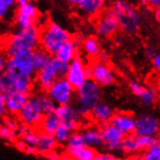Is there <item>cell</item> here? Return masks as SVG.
Listing matches in <instances>:
<instances>
[{
    "label": "cell",
    "instance_id": "6da1fadb",
    "mask_svg": "<svg viewBox=\"0 0 160 160\" xmlns=\"http://www.w3.org/2000/svg\"><path fill=\"white\" fill-rule=\"evenodd\" d=\"M40 28L34 25L27 29L17 30L5 40L4 53L8 58H30L40 46Z\"/></svg>",
    "mask_w": 160,
    "mask_h": 160
},
{
    "label": "cell",
    "instance_id": "7a4b0ae2",
    "mask_svg": "<svg viewBox=\"0 0 160 160\" xmlns=\"http://www.w3.org/2000/svg\"><path fill=\"white\" fill-rule=\"evenodd\" d=\"M71 39V33L66 28L55 22H50L41 29L40 47L51 56H55L61 47Z\"/></svg>",
    "mask_w": 160,
    "mask_h": 160
},
{
    "label": "cell",
    "instance_id": "3957f363",
    "mask_svg": "<svg viewBox=\"0 0 160 160\" xmlns=\"http://www.w3.org/2000/svg\"><path fill=\"white\" fill-rule=\"evenodd\" d=\"M102 94V88L92 80H88L81 88L76 89L75 101L83 118L89 117L91 110L101 102Z\"/></svg>",
    "mask_w": 160,
    "mask_h": 160
},
{
    "label": "cell",
    "instance_id": "277c9868",
    "mask_svg": "<svg viewBox=\"0 0 160 160\" xmlns=\"http://www.w3.org/2000/svg\"><path fill=\"white\" fill-rule=\"evenodd\" d=\"M69 63H65L55 56H52L50 61L36 73L35 82L38 88L46 91L58 79L65 78L68 71Z\"/></svg>",
    "mask_w": 160,
    "mask_h": 160
},
{
    "label": "cell",
    "instance_id": "5b68a950",
    "mask_svg": "<svg viewBox=\"0 0 160 160\" xmlns=\"http://www.w3.org/2000/svg\"><path fill=\"white\" fill-rule=\"evenodd\" d=\"M119 29L128 35L135 34L141 26V17L136 9L125 0H117L112 6Z\"/></svg>",
    "mask_w": 160,
    "mask_h": 160
},
{
    "label": "cell",
    "instance_id": "8992f818",
    "mask_svg": "<svg viewBox=\"0 0 160 160\" xmlns=\"http://www.w3.org/2000/svg\"><path fill=\"white\" fill-rule=\"evenodd\" d=\"M33 78L22 76L10 71H6L0 77V88L4 93L21 92L30 94L33 87Z\"/></svg>",
    "mask_w": 160,
    "mask_h": 160
},
{
    "label": "cell",
    "instance_id": "52a82bcc",
    "mask_svg": "<svg viewBox=\"0 0 160 160\" xmlns=\"http://www.w3.org/2000/svg\"><path fill=\"white\" fill-rule=\"evenodd\" d=\"M46 93L56 106L70 105L75 101L76 88H74L65 78H61L56 81Z\"/></svg>",
    "mask_w": 160,
    "mask_h": 160
},
{
    "label": "cell",
    "instance_id": "ba28073f",
    "mask_svg": "<svg viewBox=\"0 0 160 160\" xmlns=\"http://www.w3.org/2000/svg\"><path fill=\"white\" fill-rule=\"evenodd\" d=\"M88 70L89 80H92L101 88L112 87L117 82V75L107 62L95 61L88 66Z\"/></svg>",
    "mask_w": 160,
    "mask_h": 160
},
{
    "label": "cell",
    "instance_id": "9c48e42d",
    "mask_svg": "<svg viewBox=\"0 0 160 160\" xmlns=\"http://www.w3.org/2000/svg\"><path fill=\"white\" fill-rule=\"evenodd\" d=\"M38 15V7L34 2L18 5L14 16V22L18 30L27 29L36 25Z\"/></svg>",
    "mask_w": 160,
    "mask_h": 160
},
{
    "label": "cell",
    "instance_id": "30bf717a",
    "mask_svg": "<svg viewBox=\"0 0 160 160\" xmlns=\"http://www.w3.org/2000/svg\"><path fill=\"white\" fill-rule=\"evenodd\" d=\"M18 117L22 123L25 125L30 127H39L45 115L42 112L37 95H32L29 97Z\"/></svg>",
    "mask_w": 160,
    "mask_h": 160
},
{
    "label": "cell",
    "instance_id": "8fae6325",
    "mask_svg": "<svg viewBox=\"0 0 160 160\" xmlns=\"http://www.w3.org/2000/svg\"><path fill=\"white\" fill-rule=\"evenodd\" d=\"M160 133V118L149 112H143L136 117L134 134L138 137H156Z\"/></svg>",
    "mask_w": 160,
    "mask_h": 160
},
{
    "label": "cell",
    "instance_id": "7c38bea8",
    "mask_svg": "<svg viewBox=\"0 0 160 160\" xmlns=\"http://www.w3.org/2000/svg\"><path fill=\"white\" fill-rule=\"evenodd\" d=\"M96 33L103 38H109L117 34L119 24L112 8L105 9L99 16L95 23Z\"/></svg>",
    "mask_w": 160,
    "mask_h": 160
},
{
    "label": "cell",
    "instance_id": "4fadbf2b",
    "mask_svg": "<svg viewBox=\"0 0 160 160\" xmlns=\"http://www.w3.org/2000/svg\"><path fill=\"white\" fill-rule=\"evenodd\" d=\"M65 79L76 89L81 88L88 80H89L88 66L81 56H78L69 63L68 71Z\"/></svg>",
    "mask_w": 160,
    "mask_h": 160
},
{
    "label": "cell",
    "instance_id": "5bb4252c",
    "mask_svg": "<svg viewBox=\"0 0 160 160\" xmlns=\"http://www.w3.org/2000/svg\"><path fill=\"white\" fill-rule=\"evenodd\" d=\"M103 137V148L105 152L117 153L121 152L122 141L125 135L118 130L116 126L109 123L101 127Z\"/></svg>",
    "mask_w": 160,
    "mask_h": 160
},
{
    "label": "cell",
    "instance_id": "9a60e30c",
    "mask_svg": "<svg viewBox=\"0 0 160 160\" xmlns=\"http://www.w3.org/2000/svg\"><path fill=\"white\" fill-rule=\"evenodd\" d=\"M6 71H10L24 77L33 78L36 76V69L32 62L31 56L24 58H8Z\"/></svg>",
    "mask_w": 160,
    "mask_h": 160
},
{
    "label": "cell",
    "instance_id": "2e32d148",
    "mask_svg": "<svg viewBox=\"0 0 160 160\" xmlns=\"http://www.w3.org/2000/svg\"><path fill=\"white\" fill-rule=\"evenodd\" d=\"M115 114H116V112L114 108H112L109 103L101 101L91 110L89 118L95 122L99 127H102L110 123L112 117L115 116Z\"/></svg>",
    "mask_w": 160,
    "mask_h": 160
},
{
    "label": "cell",
    "instance_id": "e0dca14e",
    "mask_svg": "<svg viewBox=\"0 0 160 160\" xmlns=\"http://www.w3.org/2000/svg\"><path fill=\"white\" fill-rule=\"evenodd\" d=\"M111 124L116 126L125 136L134 134L136 127V117L128 112H118L112 117Z\"/></svg>",
    "mask_w": 160,
    "mask_h": 160
},
{
    "label": "cell",
    "instance_id": "ac0fdd59",
    "mask_svg": "<svg viewBox=\"0 0 160 160\" xmlns=\"http://www.w3.org/2000/svg\"><path fill=\"white\" fill-rule=\"evenodd\" d=\"M54 114L56 115V117L59 118L61 123H78V124H82V121L84 118L80 112L78 107L74 106L72 104L56 106Z\"/></svg>",
    "mask_w": 160,
    "mask_h": 160
},
{
    "label": "cell",
    "instance_id": "d6986e66",
    "mask_svg": "<svg viewBox=\"0 0 160 160\" xmlns=\"http://www.w3.org/2000/svg\"><path fill=\"white\" fill-rule=\"evenodd\" d=\"M5 97V105L8 112L12 115H17L21 112L26 102L30 97V94L21 93V92H9L4 93Z\"/></svg>",
    "mask_w": 160,
    "mask_h": 160
},
{
    "label": "cell",
    "instance_id": "ffe728a7",
    "mask_svg": "<svg viewBox=\"0 0 160 160\" xmlns=\"http://www.w3.org/2000/svg\"><path fill=\"white\" fill-rule=\"evenodd\" d=\"M106 0H76V6L86 16H99L105 10Z\"/></svg>",
    "mask_w": 160,
    "mask_h": 160
},
{
    "label": "cell",
    "instance_id": "44dd1931",
    "mask_svg": "<svg viewBox=\"0 0 160 160\" xmlns=\"http://www.w3.org/2000/svg\"><path fill=\"white\" fill-rule=\"evenodd\" d=\"M84 144L94 149L103 148V137L101 132V127L95 125H89L84 127L82 131Z\"/></svg>",
    "mask_w": 160,
    "mask_h": 160
},
{
    "label": "cell",
    "instance_id": "7402d4cb",
    "mask_svg": "<svg viewBox=\"0 0 160 160\" xmlns=\"http://www.w3.org/2000/svg\"><path fill=\"white\" fill-rule=\"evenodd\" d=\"M80 49L81 45L79 44V42L75 39H71L70 41L65 43L59 49L55 58L65 63H70L72 60H74L79 56Z\"/></svg>",
    "mask_w": 160,
    "mask_h": 160
},
{
    "label": "cell",
    "instance_id": "603a6c76",
    "mask_svg": "<svg viewBox=\"0 0 160 160\" xmlns=\"http://www.w3.org/2000/svg\"><path fill=\"white\" fill-rule=\"evenodd\" d=\"M80 126L81 124L78 123H61L54 132L53 137L58 145L66 146L73 133L79 131Z\"/></svg>",
    "mask_w": 160,
    "mask_h": 160
},
{
    "label": "cell",
    "instance_id": "cb8c5ba5",
    "mask_svg": "<svg viewBox=\"0 0 160 160\" xmlns=\"http://www.w3.org/2000/svg\"><path fill=\"white\" fill-rule=\"evenodd\" d=\"M121 152L127 156L143 152V148L140 143V137L135 134L126 135L122 141Z\"/></svg>",
    "mask_w": 160,
    "mask_h": 160
},
{
    "label": "cell",
    "instance_id": "d4e9b609",
    "mask_svg": "<svg viewBox=\"0 0 160 160\" xmlns=\"http://www.w3.org/2000/svg\"><path fill=\"white\" fill-rule=\"evenodd\" d=\"M58 146V144L56 142V140L54 139L53 135L40 132L39 142L36 147L37 153L43 154L45 156L46 154L55 152Z\"/></svg>",
    "mask_w": 160,
    "mask_h": 160
},
{
    "label": "cell",
    "instance_id": "484cf974",
    "mask_svg": "<svg viewBox=\"0 0 160 160\" xmlns=\"http://www.w3.org/2000/svg\"><path fill=\"white\" fill-rule=\"evenodd\" d=\"M81 48L82 49L84 54L89 58H98L101 51V46L99 41L94 37H88L82 42Z\"/></svg>",
    "mask_w": 160,
    "mask_h": 160
},
{
    "label": "cell",
    "instance_id": "4316f807",
    "mask_svg": "<svg viewBox=\"0 0 160 160\" xmlns=\"http://www.w3.org/2000/svg\"><path fill=\"white\" fill-rule=\"evenodd\" d=\"M60 124H61V122L54 112L53 114L47 115L44 117L43 120L41 121V123L39 125L40 132L53 135L56 129L59 127Z\"/></svg>",
    "mask_w": 160,
    "mask_h": 160
},
{
    "label": "cell",
    "instance_id": "83f0119b",
    "mask_svg": "<svg viewBox=\"0 0 160 160\" xmlns=\"http://www.w3.org/2000/svg\"><path fill=\"white\" fill-rule=\"evenodd\" d=\"M18 0H0V21L8 22L14 18Z\"/></svg>",
    "mask_w": 160,
    "mask_h": 160
},
{
    "label": "cell",
    "instance_id": "f1b7e54d",
    "mask_svg": "<svg viewBox=\"0 0 160 160\" xmlns=\"http://www.w3.org/2000/svg\"><path fill=\"white\" fill-rule=\"evenodd\" d=\"M138 98L143 107L150 108L155 104V102L157 100V92L153 88L145 86L142 92L139 94Z\"/></svg>",
    "mask_w": 160,
    "mask_h": 160
},
{
    "label": "cell",
    "instance_id": "f546056e",
    "mask_svg": "<svg viewBox=\"0 0 160 160\" xmlns=\"http://www.w3.org/2000/svg\"><path fill=\"white\" fill-rule=\"evenodd\" d=\"M66 153L73 156L76 160H94L98 152L96 149H94L90 147L83 146L80 148H77Z\"/></svg>",
    "mask_w": 160,
    "mask_h": 160
},
{
    "label": "cell",
    "instance_id": "4dcf8cb0",
    "mask_svg": "<svg viewBox=\"0 0 160 160\" xmlns=\"http://www.w3.org/2000/svg\"><path fill=\"white\" fill-rule=\"evenodd\" d=\"M51 58H52V56L41 48L35 50L31 55L32 62L34 64V67L37 72H38L40 69H42L45 65L50 61Z\"/></svg>",
    "mask_w": 160,
    "mask_h": 160
},
{
    "label": "cell",
    "instance_id": "1f68e13d",
    "mask_svg": "<svg viewBox=\"0 0 160 160\" xmlns=\"http://www.w3.org/2000/svg\"><path fill=\"white\" fill-rule=\"evenodd\" d=\"M37 98H38L40 107L42 109V112L45 116L50 115V114H53L55 109H56V105L54 104V102L48 96L47 93H40V94H36Z\"/></svg>",
    "mask_w": 160,
    "mask_h": 160
},
{
    "label": "cell",
    "instance_id": "d6a6232c",
    "mask_svg": "<svg viewBox=\"0 0 160 160\" xmlns=\"http://www.w3.org/2000/svg\"><path fill=\"white\" fill-rule=\"evenodd\" d=\"M83 146H86V144H84L82 134L81 131H77V132L73 133L70 140L68 141V143L66 144V149H65L66 152H70L72 150L80 148Z\"/></svg>",
    "mask_w": 160,
    "mask_h": 160
},
{
    "label": "cell",
    "instance_id": "836d02e7",
    "mask_svg": "<svg viewBox=\"0 0 160 160\" xmlns=\"http://www.w3.org/2000/svg\"><path fill=\"white\" fill-rule=\"evenodd\" d=\"M39 138H40V132H37L35 130H31L22 137V140L26 144V146L36 148L39 142Z\"/></svg>",
    "mask_w": 160,
    "mask_h": 160
},
{
    "label": "cell",
    "instance_id": "e575fe53",
    "mask_svg": "<svg viewBox=\"0 0 160 160\" xmlns=\"http://www.w3.org/2000/svg\"><path fill=\"white\" fill-rule=\"evenodd\" d=\"M144 160H160V148L153 145L142 152Z\"/></svg>",
    "mask_w": 160,
    "mask_h": 160
},
{
    "label": "cell",
    "instance_id": "d590c367",
    "mask_svg": "<svg viewBox=\"0 0 160 160\" xmlns=\"http://www.w3.org/2000/svg\"><path fill=\"white\" fill-rule=\"evenodd\" d=\"M16 136H17L16 131L9 129L4 124L0 125V139H3V140L9 141V142H12V141L16 140Z\"/></svg>",
    "mask_w": 160,
    "mask_h": 160
},
{
    "label": "cell",
    "instance_id": "8d00e7d4",
    "mask_svg": "<svg viewBox=\"0 0 160 160\" xmlns=\"http://www.w3.org/2000/svg\"><path fill=\"white\" fill-rule=\"evenodd\" d=\"M128 88H129V90L130 92L135 95L136 97L139 96V94L142 92V90L144 89L145 86L142 84L141 82H139L138 81H135V80H131L129 82H128Z\"/></svg>",
    "mask_w": 160,
    "mask_h": 160
},
{
    "label": "cell",
    "instance_id": "74e56055",
    "mask_svg": "<svg viewBox=\"0 0 160 160\" xmlns=\"http://www.w3.org/2000/svg\"><path fill=\"white\" fill-rule=\"evenodd\" d=\"M94 160H122V158L119 157L117 153L102 152L97 153V155Z\"/></svg>",
    "mask_w": 160,
    "mask_h": 160
},
{
    "label": "cell",
    "instance_id": "f35d334b",
    "mask_svg": "<svg viewBox=\"0 0 160 160\" xmlns=\"http://www.w3.org/2000/svg\"><path fill=\"white\" fill-rule=\"evenodd\" d=\"M8 114V111L5 105V97H4V92L2 91L1 88H0V118L5 117Z\"/></svg>",
    "mask_w": 160,
    "mask_h": 160
},
{
    "label": "cell",
    "instance_id": "ab89813d",
    "mask_svg": "<svg viewBox=\"0 0 160 160\" xmlns=\"http://www.w3.org/2000/svg\"><path fill=\"white\" fill-rule=\"evenodd\" d=\"M7 61H8L7 55L3 52H0V77H1L2 75L6 72Z\"/></svg>",
    "mask_w": 160,
    "mask_h": 160
},
{
    "label": "cell",
    "instance_id": "60d3db41",
    "mask_svg": "<svg viewBox=\"0 0 160 160\" xmlns=\"http://www.w3.org/2000/svg\"><path fill=\"white\" fill-rule=\"evenodd\" d=\"M4 125L5 126H7L9 129H11V130H13V131H18V122L15 120V119H13V118H5L4 119Z\"/></svg>",
    "mask_w": 160,
    "mask_h": 160
},
{
    "label": "cell",
    "instance_id": "b9f144b4",
    "mask_svg": "<svg viewBox=\"0 0 160 160\" xmlns=\"http://www.w3.org/2000/svg\"><path fill=\"white\" fill-rule=\"evenodd\" d=\"M31 130H32V128H31L30 126H28V125H25V124L22 123L20 126H18L17 133H18V135H21L22 137H23L25 134H27V133L29 132V131H31Z\"/></svg>",
    "mask_w": 160,
    "mask_h": 160
},
{
    "label": "cell",
    "instance_id": "7bdbcfd3",
    "mask_svg": "<svg viewBox=\"0 0 160 160\" xmlns=\"http://www.w3.org/2000/svg\"><path fill=\"white\" fill-rule=\"evenodd\" d=\"M152 60V66H153L154 70L158 74H160V53H156Z\"/></svg>",
    "mask_w": 160,
    "mask_h": 160
},
{
    "label": "cell",
    "instance_id": "ee69618b",
    "mask_svg": "<svg viewBox=\"0 0 160 160\" xmlns=\"http://www.w3.org/2000/svg\"><path fill=\"white\" fill-rule=\"evenodd\" d=\"M145 51H146V54L148 56L149 58H152V59L154 58L155 54H156L155 49L153 48L152 46H147V47H146V49H145Z\"/></svg>",
    "mask_w": 160,
    "mask_h": 160
},
{
    "label": "cell",
    "instance_id": "f6af8a7d",
    "mask_svg": "<svg viewBox=\"0 0 160 160\" xmlns=\"http://www.w3.org/2000/svg\"><path fill=\"white\" fill-rule=\"evenodd\" d=\"M60 153H58V152H52L51 153H48V154H46L45 157L48 159V160H59L60 159Z\"/></svg>",
    "mask_w": 160,
    "mask_h": 160
},
{
    "label": "cell",
    "instance_id": "bcb514c9",
    "mask_svg": "<svg viewBox=\"0 0 160 160\" xmlns=\"http://www.w3.org/2000/svg\"><path fill=\"white\" fill-rule=\"evenodd\" d=\"M16 147H17L18 149L22 150V152H24V149H25V148H26L27 146H26V144L23 142V140L22 139V140H20V141H17V142H16Z\"/></svg>",
    "mask_w": 160,
    "mask_h": 160
},
{
    "label": "cell",
    "instance_id": "7dc6e473",
    "mask_svg": "<svg viewBox=\"0 0 160 160\" xmlns=\"http://www.w3.org/2000/svg\"><path fill=\"white\" fill-rule=\"evenodd\" d=\"M125 160H144V157L142 153H138V154H133V155H128Z\"/></svg>",
    "mask_w": 160,
    "mask_h": 160
},
{
    "label": "cell",
    "instance_id": "c3c4849f",
    "mask_svg": "<svg viewBox=\"0 0 160 160\" xmlns=\"http://www.w3.org/2000/svg\"><path fill=\"white\" fill-rule=\"evenodd\" d=\"M24 152L27 154H35V153H37V149H36V148L27 146L24 149Z\"/></svg>",
    "mask_w": 160,
    "mask_h": 160
},
{
    "label": "cell",
    "instance_id": "681fc988",
    "mask_svg": "<svg viewBox=\"0 0 160 160\" xmlns=\"http://www.w3.org/2000/svg\"><path fill=\"white\" fill-rule=\"evenodd\" d=\"M148 5L152 6V8H156L160 5V0H148Z\"/></svg>",
    "mask_w": 160,
    "mask_h": 160
},
{
    "label": "cell",
    "instance_id": "f907efd6",
    "mask_svg": "<svg viewBox=\"0 0 160 160\" xmlns=\"http://www.w3.org/2000/svg\"><path fill=\"white\" fill-rule=\"evenodd\" d=\"M154 17H155L156 22L160 24V5L154 9Z\"/></svg>",
    "mask_w": 160,
    "mask_h": 160
},
{
    "label": "cell",
    "instance_id": "816d5d0a",
    "mask_svg": "<svg viewBox=\"0 0 160 160\" xmlns=\"http://www.w3.org/2000/svg\"><path fill=\"white\" fill-rule=\"evenodd\" d=\"M107 58H108V56L107 54L104 52H101L99 56H98V61H101V62H106L107 61Z\"/></svg>",
    "mask_w": 160,
    "mask_h": 160
},
{
    "label": "cell",
    "instance_id": "f5cc1de1",
    "mask_svg": "<svg viewBox=\"0 0 160 160\" xmlns=\"http://www.w3.org/2000/svg\"><path fill=\"white\" fill-rule=\"evenodd\" d=\"M59 160H76V159H75L73 156H71L70 154L65 152V153H62L60 155V159Z\"/></svg>",
    "mask_w": 160,
    "mask_h": 160
},
{
    "label": "cell",
    "instance_id": "db71d44e",
    "mask_svg": "<svg viewBox=\"0 0 160 160\" xmlns=\"http://www.w3.org/2000/svg\"><path fill=\"white\" fill-rule=\"evenodd\" d=\"M34 0H18V5H22V4H25V3H29V2H33Z\"/></svg>",
    "mask_w": 160,
    "mask_h": 160
},
{
    "label": "cell",
    "instance_id": "11a10c76",
    "mask_svg": "<svg viewBox=\"0 0 160 160\" xmlns=\"http://www.w3.org/2000/svg\"><path fill=\"white\" fill-rule=\"evenodd\" d=\"M155 145L160 148V133L155 137Z\"/></svg>",
    "mask_w": 160,
    "mask_h": 160
},
{
    "label": "cell",
    "instance_id": "9f6ffc18",
    "mask_svg": "<svg viewBox=\"0 0 160 160\" xmlns=\"http://www.w3.org/2000/svg\"><path fill=\"white\" fill-rule=\"evenodd\" d=\"M68 4H70V5H74L75 6V4H76V0H65Z\"/></svg>",
    "mask_w": 160,
    "mask_h": 160
},
{
    "label": "cell",
    "instance_id": "6f0895ef",
    "mask_svg": "<svg viewBox=\"0 0 160 160\" xmlns=\"http://www.w3.org/2000/svg\"><path fill=\"white\" fill-rule=\"evenodd\" d=\"M139 1L144 5H148V0H139Z\"/></svg>",
    "mask_w": 160,
    "mask_h": 160
},
{
    "label": "cell",
    "instance_id": "680465c9",
    "mask_svg": "<svg viewBox=\"0 0 160 160\" xmlns=\"http://www.w3.org/2000/svg\"><path fill=\"white\" fill-rule=\"evenodd\" d=\"M158 84H159V88H160V78H159V81H158Z\"/></svg>",
    "mask_w": 160,
    "mask_h": 160
}]
</instances>
